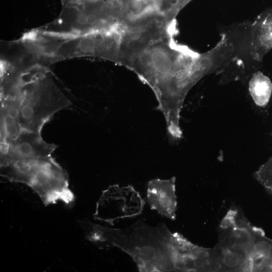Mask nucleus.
Wrapping results in <instances>:
<instances>
[{"label": "nucleus", "instance_id": "obj_1", "mask_svg": "<svg viewBox=\"0 0 272 272\" xmlns=\"http://www.w3.org/2000/svg\"><path fill=\"white\" fill-rule=\"evenodd\" d=\"M163 39L122 58L153 89L163 113L168 134L182 138L180 113L187 94L201 78L196 52Z\"/></svg>", "mask_w": 272, "mask_h": 272}, {"label": "nucleus", "instance_id": "obj_2", "mask_svg": "<svg viewBox=\"0 0 272 272\" xmlns=\"http://www.w3.org/2000/svg\"><path fill=\"white\" fill-rule=\"evenodd\" d=\"M87 238L100 247H116L128 254L142 272L174 271L172 232L164 223L151 227L140 220L123 229L82 222Z\"/></svg>", "mask_w": 272, "mask_h": 272}, {"label": "nucleus", "instance_id": "obj_3", "mask_svg": "<svg viewBox=\"0 0 272 272\" xmlns=\"http://www.w3.org/2000/svg\"><path fill=\"white\" fill-rule=\"evenodd\" d=\"M258 230L240 209L231 207L218 226L217 244L210 249L212 271H252Z\"/></svg>", "mask_w": 272, "mask_h": 272}, {"label": "nucleus", "instance_id": "obj_4", "mask_svg": "<svg viewBox=\"0 0 272 272\" xmlns=\"http://www.w3.org/2000/svg\"><path fill=\"white\" fill-rule=\"evenodd\" d=\"M1 175L12 182L29 186L45 206L61 201L71 206L75 201L67 173L51 156L1 164Z\"/></svg>", "mask_w": 272, "mask_h": 272}, {"label": "nucleus", "instance_id": "obj_5", "mask_svg": "<svg viewBox=\"0 0 272 272\" xmlns=\"http://www.w3.org/2000/svg\"><path fill=\"white\" fill-rule=\"evenodd\" d=\"M17 88L21 94L19 123L22 130L40 133L55 113L71 104L47 72Z\"/></svg>", "mask_w": 272, "mask_h": 272}, {"label": "nucleus", "instance_id": "obj_6", "mask_svg": "<svg viewBox=\"0 0 272 272\" xmlns=\"http://www.w3.org/2000/svg\"><path fill=\"white\" fill-rule=\"evenodd\" d=\"M121 30L118 27L80 34H51L46 48L51 60L95 56L120 62Z\"/></svg>", "mask_w": 272, "mask_h": 272}, {"label": "nucleus", "instance_id": "obj_7", "mask_svg": "<svg viewBox=\"0 0 272 272\" xmlns=\"http://www.w3.org/2000/svg\"><path fill=\"white\" fill-rule=\"evenodd\" d=\"M144 206V199L132 186L120 187L114 184L102 192L94 217L113 226L118 219L141 214Z\"/></svg>", "mask_w": 272, "mask_h": 272}, {"label": "nucleus", "instance_id": "obj_8", "mask_svg": "<svg viewBox=\"0 0 272 272\" xmlns=\"http://www.w3.org/2000/svg\"><path fill=\"white\" fill-rule=\"evenodd\" d=\"M165 22L159 17L123 25L120 44L122 58L166 39Z\"/></svg>", "mask_w": 272, "mask_h": 272}, {"label": "nucleus", "instance_id": "obj_9", "mask_svg": "<svg viewBox=\"0 0 272 272\" xmlns=\"http://www.w3.org/2000/svg\"><path fill=\"white\" fill-rule=\"evenodd\" d=\"M57 146L45 142L40 133L22 130L17 137L1 143V164L10 161L51 156Z\"/></svg>", "mask_w": 272, "mask_h": 272}, {"label": "nucleus", "instance_id": "obj_10", "mask_svg": "<svg viewBox=\"0 0 272 272\" xmlns=\"http://www.w3.org/2000/svg\"><path fill=\"white\" fill-rule=\"evenodd\" d=\"M175 180V177L167 180L155 179L147 184V197L151 209L171 220L176 217Z\"/></svg>", "mask_w": 272, "mask_h": 272}, {"label": "nucleus", "instance_id": "obj_11", "mask_svg": "<svg viewBox=\"0 0 272 272\" xmlns=\"http://www.w3.org/2000/svg\"><path fill=\"white\" fill-rule=\"evenodd\" d=\"M21 94L19 90L1 95V143L15 139L22 129L19 123Z\"/></svg>", "mask_w": 272, "mask_h": 272}, {"label": "nucleus", "instance_id": "obj_12", "mask_svg": "<svg viewBox=\"0 0 272 272\" xmlns=\"http://www.w3.org/2000/svg\"><path fill=\"white\" fill-rule=\"evenodd\" d=\"M248 88L256 105L263 107L267 105L272 94V83L267 76L260 72L254 73L249 80Z\"/></svg>", "mask_w": 272, "mask_h": 272}, {"label": "nucleus", "instance_id": "obj_13", "mask_svg": "<svg viewBox=\"0 0 272 272\" xmlns=\"http://www.w3.org/2000/svg\"><path fill=\"white\" fill-rule=\"evenodd\" d=\"M254 176L265 190L272 194V155L255 172Z\"/></svg>", "mask_w": 272, "mask_h": 272}, {"label": "nucleus", "instance_id": "obj_14", "mask_svg": "<svg viewBox=\"0 0 272 272\" xmlns=\"http://www.w3.org/2000/svg\"><path fill=\"white\" fill-rule=\"evenodd\" d=\"M137 1H140V2H143V3H144V2L145 0H137Z\"/></svg>", "mask_w": 272, "mask_h": 272}]
</instances>
